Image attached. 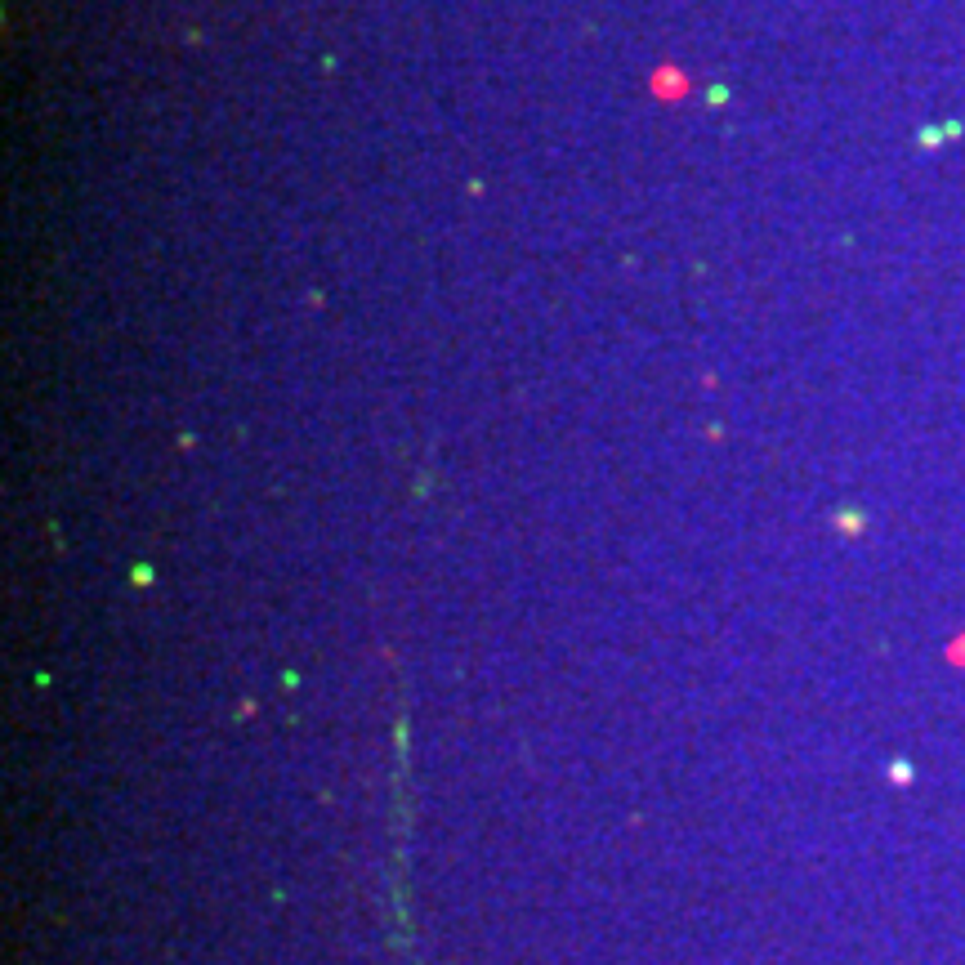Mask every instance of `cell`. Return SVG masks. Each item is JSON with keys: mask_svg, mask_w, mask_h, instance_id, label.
I'll return each instance as SVG.
<instances>
[{"mask_svg": "<svg viewBox=\"0 0 965 965\" xmlns=\"http://www.w3.org/2000/svg\"><path fill=\"white\" fill-rule=\"evenodd\" d=\"M653 94H657L662 103H680L684 94H689V76L666 63V68H657V72H653Z\"/></svg>", "mask_w": 965, "mask_h": 965, "instance_id": "obj_1", "label": "cell"}]
</instances>
